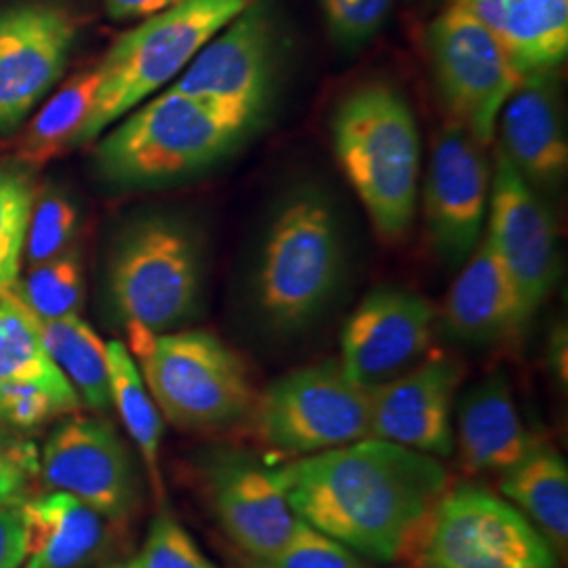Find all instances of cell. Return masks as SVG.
I'll use <instances>...</instances> for the list:
<instances>
[{
	"label": "cell",
	"instance_id": "39",
	"mask_svg": "<svg viewBox=\"0 0 568 568\" xmlns=\"http://www.w3.org/2000/svg\"><path fill=\"white\" fill-rule=\"evenodd\" d=\"M551 363H554L558 377L565 384L567 382V335H565V331H556V335H554V342H551Z\"/></svg>",
	"mask_w": 568,
	"mask_h": 568
},
{
	"label": "cell",
	"instance_id": "20",
	"mask_svg": "<svg viewBox=\"0 0 568 568\" xmlns=\"http://www.w3.org/2000/svg\"><path fill=\"white\" fill-rule=\"evenodd\" d=\"M448 333L467 344H499L518 337L530 318L487 234L462 265L443 305Z\"/></svg>",
	"mask_w": 568,
	"mask_h": 568
},
{
	"label": "cell",
	"instance_id": "9",
	"mask_svg": "<svg viewBox=\"0 0 568 568\" xmlns=\"http://www.w3.org/2000/svg\"><path fill=\"white\" fill-rule=\"evenodd\" d=\"M255 427L265 447L305 457L368 438L371 389L333 361L286 373L255 400Z\"/></svg>",
	"mask_w": 568,
	"mask_h": 568
},
{
	"label": "cell",
	"instance_id": "8",
	"mask_svg": "<svg viewBox=\"0 0 568 568\" xmlns=\"http://www.w3.org/2000/svg\"><path fill=\"white\" fill-rule=\"evenodd\" d=\"M417 568H560L520 509L487 488H447L406 551Z\"/></svg>",
	"mask_w": 568,
	"mask_h": 568
},
{
	"label": "cell",
	"instance_id": "37",
	"mask_svg": "<svg viewBox=\"0 0 568 568\" xmlns=\"http://www.w3.org/2000/svg\"><path fill=\"white\" fill-rule=\"evenodd\" d=\"M26 558V523L21 508L0 506V568H21Z\"/></svg>",
	"mask_w": 568,
	"mask_h": 568
},
{
	"label": "cell",
	"instance_id": "31",
	"mask_svg": "<svg viewBox=\"0 0 568 568\" xmlns=\"http://www.w3.org/2000/svg\"><path fill=\"white\" fill-rule=\"evenodd\" d=\"M79 232V209L68 194L44 187L34 194L26 232L23 257L28 267L44 264L68 251Z\"/></svg>",
	"mask_w": 568,
	"mask_h": 568
},
{
	"label": "cell",
	"instance_id": "21",
	"mask_svg": "<svg viewBox=\"0 0 568 568\" xmlns=\"http://www.w3.org/2000/svg\"><path fill=\"white\" fill-rule=\"evenodd\" d=\"M453 438L467 474H504L516 466L539 440L514 400L504 375H488L471 387L457 408Z\"/></svg>",
	"mask_w": 568,
	"mask_h": 568
},
{
	"label": "cell",
	"instance_id": "33",
	"mask_svg": "<svg viewBox=\"0 0 568 568\" xmlns=\"http://www.w3.org/2000/svg\"><path fill=\"white\" fill-rule=\"evenodd\" d=\"M394 4L396 0H321L328 39L345 53L361 51L386 28Z\"/></svg>",
	"mask_w": 568,
	"mask_h": 568
},
{
	"label": "cell",
	"instance_id": "38",
	"mask_svg": "<svg viewBox=\"0 0 568 568\" xmlns=\"http://www.w3.org/2000/svg\"><path fill=\"white\" fill-rule=\"evenodd\" d=\"M182 0H103L105 13L116 21L148 20Z\"/></svg>",
	"mask_w": 568,
	"mask_h": 568
},
{
	"label": "cell",
	"instance_id": "1",
	"mask_svg": "<svg viewBox=\"0 0 568 568\" xmlns=\"http://www.w3.org/2000/svg\"><path fill=\"white\" fill-rule=\"evenodd\" d=\"M274 474L300 520L377 562L406 556L448 488L438 457L379 438L297 457Z\"/></svg>",
	"mask_w": 568,
	"mask_h": 568
},
{
	"label": "cell",
	"instance_id": "35",
	"mask_svg": "<svg viewBox=\"0 0 568 568\" xmlns=\"http://www.w3.org/2000/svg\"><path fill=\"white\" fill-rule=\"evenodd\" d=\"M133 567L217 568L204 556L180 520L164 508L154 518Z\"/></svg>",
	"mask_w": 568,
	"mask_h": 568
},
{
	"label": "cell",
	"instance_id": "15",
	"mask_svg": "<svg viewBox=\"0 0 568 568\" xmlns=\"http://www.w3.org/2000/svg\"><path fill=\"white\" fill-rule=\"evenodd\" d=\"M487 236L518 291L528 318L548 300L560 274L558 234L548 206L497 148Z\"/></svg>",
	"mask_w": 568,
	"mask_h": 568
},
{
	"label": "cell",
	"instance_id": "16",
	"mask_svg": "<svg viewBox=\"0 0 568 568\" xmlns=\"http://www.w3.org/2000/svg\"><path fill=\"white\" fill-rule=\"evenodd\" d=\"M77 41V21L47 2L0 11V133L18 129L60 81Z\"/></svg>",
	"mask_w": 568,
	"mask_h": 568
},
{
	"label": "cell",
	"instance_id": "17",
	"mask_svg": "<svg viewBox=\"0 0 568 568\" xmlns=\"http://www.w3.org/2000/svg\"><path fill=\"white\" fill-rule=\"evenodd\" d=\"M436 328V307L406 288L368 293L342 333L345 373L358 386L373 389L422 363Z\"/></svg>",
	"mask_w": 568,
	"mask_h": 568
},
{
	"label": "cell",
	"instance_id": "5",
	"mask_svg": "<svg viewBox=\"0 0 568 568\" xmlns=\"http://www.w3.org/2000/svg\"><path fill=\"white\" fill-rule=\"evenodd\" d=\"M251 0H182L122 34L105 53L91 116L77 143L93 142L135 105L175 81Z\"/></svg>",
	"mask_w": 568,
	"mask_h": 568
},
{
	"label": "cell",
	"instance_id": "2",
	"mask_svg": "<svg viewBox=\"0 0 568 568\" xmlns=\"http://www.w3.org/2000/svg\"><path fill=\"white\" fill-rule=\"evenodd\" d=\"M262 116L236 103L169 89L103 138L95 164L103 180L116 185L173 182L224 161Z\"/></svg>",
	"mask_w": 568,
	"mask_h": 568
},
{
	"label": "cell",
	"instance_id": "7",
	"mask_svg": "<svg viewBox=\"0 0 568 568\" xmlns=\"http://www.w3.org/2000/svg\"><path fill=\"white\" fill-rule=\"evenodd\" d=\"M108 283L126 325L166 333L199 307L203 248L190 225L169 217L143 220L114 246Z\"/></svg>",
	"mask_w": 568,
	"mask_h": 568
},
{
	"label": "cell",
	"instance_id": "28",
	"mask_svg": "<svg viewBox=\"0 0 568 568\" xmlns=\"http://www.w3.org/2000/svg\"><path fill=\"white\" fill-rule=\"evenodd\" d=\"M39 323L42 344L70 386L77 389L82 405L100 413L108 410L112 406L108 347L100 335L79 316Z\"/></svg>",
	"mask_w": 568,
	"mask_h": 568
},
{
	"label": "cell",
	"instance_id": "40",
	"mask_svg": "<svg viewBox=\"0 0 568 568\" xmlns=\"http://www.w3.org/2000/svg\"><path fill=\"white\" fill-rule=\"evenodd\" d=\"M100 568H135L133 562H112V565H103Z\"/></svg>",
	"mask_w": 568,
	"mask_h": 568
},
{
	"label": "cell",
	"instance_id": "25",
	"mask_svg": "<svg viewBox=\"0 0 568 568\" xmlns=\"http://www.w3.org/2000/svg\"><path fill=\"white\" fill-rule=\"evenodd\" d=\"M493 34L520 79L556 72L568 55V0H501Z\"/></svg>",
	"mask_w": 568,
	"mask_h": 568
},
{
	"label": "cell",
	"instance_id": "27",
	"mask_svg": "<svg viewBox=\"0 0 568 568\" xmlns=\"http://www.w3.org/2000/svg\"><path fill=\"white\" fill-rule=\"evenodd\" d=\"M100 81L102 77L95 65L61 84L60 91L42 105L21 135L18 145L21 163L42 166L77 143L91 116Z\"/></svg>",
	"mask_w": 568,
	"mask_h": 568
},
{
	"label": "cell",
	"instance_id": "24",
	"mask_svg": "<svg viewBox=\"0 0 568 568\" xmlns=\"http://www.w3.org/2000/svg\"><path fill=\"white\" fill-rule=\"evenodd\" d=\"M499 488L556 554H567L568 467L558 450L537 443L516 466L501 474Z\"/></svg>",
	"mask_w": 568,
	"mask_h": 568
},
{
	"label": "cell",
	"instance_id": "14",
	"mask_svg": "<svg viewBox=\"0 0 568 568\" xmlns=\"http://www.w3.org/2000/svg\"><path fill=\"white\" fill-rule=\"evenodd\" d=\"M201 476L217 525L248 560L278 551L302 523L288 506L274 467L264 466L246 448L209 450Z\"/></svg>",
	"mask_w": 568,
	"mask_h": 568
},
{
	"label": "cell",
	"instance_id": "23",
	"mask_svg": "<svg viewBox=\"0 0 568 568\" xmlns=\"http://www.w3.org/2000/svg\"><path fill=\"white\" fill-rule=\"evenodd\" d=\"M0 382L39 387L61 415L82 408L77 389L42 344L39 318L21 304L13 288L0 293Z\"/></svg>",
	"mask_w": 568,
	"mask_h": 568
},
{
	"label": "cell",
	"instance_id": "26",
	"mask_svg": "<svg viewBox=\"0 0 568 568\" xmlns=\"http://www.w3.org/2000/svg\"><path fill=\"white\" fill-rule=\"evenodd\" d=\"M108 347V373H110V394L112 405L121 415L122 426L135 447L142 453L152 490L159 506L163 508L164 487L161 476V443H163V417L150 396V389L143 382L142 371L133 361L131 352L121 342H110Z\"/></svg>",
	"mask_w": 568,
	"mask_h": 568
},
{
	"label": "cell",
	"instance_id": "6",
	"mask_svg": "<svg viewBox=\"0 0 568 568\" xmlns=\"http://www.w3.org/2000/svg\"><path fill=\"white\" fill-rule=\"evenodd\" d=\"M143 382L159 410L182 429H213L253 413L255 389L243 358L206 331L150 333L129 326Z\"/></svg>",
	"mask_w": 568,
	"mask_h": 568
},
{
	"label": "cell",
	"instance_id": "41",
	"mask_svg": "<svg viewBox=\"0 0 568 568\" xmlns=\"http://www.w3.org/2000/svg\"><path fill=\"white\" fill-rule=\"evenodd\" d=\"M365 568H368V567H365Z\"/></svg>",
	"mask_w": 568,
	"mask_h": 568
},
{
	"label": "cell",
	"instance_id": "34",
	"mask_svg": "<svg viewBox=\"0 0 568 568\" xmlns=\"http://www.w3.org/2000/svg\"><path fill=\"white\" fill-rule=\"evenodd\" d=\"M248 568H365L358 554L304 520L283 548L267 558L248 560Z\"/></svg>",
	"mask_w": 568,
	"mask_h": 568
},
{
	"label": "cell",
	"instance_id": "19",
	"mask_svg": "<svg viewBox=\"0 0 568 568\" xmlns=\"http://www.w3.org/2000/svg\"><path fill=\"white\" fill-rule=\"evenodd\" d=\"M497 122L499 150L530 187L548 190L567 178V126L556 72L523 79Z\"/></svg>",
	"mask_w": 568,
	"mask_h": 568
},
{
	"label": "cell",
	"instance_id": "4",
	"mask_svg": "<svg viewBox=\"0 0 568 568\" xmlns=\"http://www.w3.org/2000/svg\"><path fill=\"white\" fill-rule=\"evenodd\" d=\"M344 227L323 192L304 187L278 206L265 230L255 304L265 325L295 333L310 325L344 278Z\"/></svg>",
	"mask_w": 568,
	"mask_h": 568
},
{
	"label": "cell",
	"instance_id": "13",
	"mask_svg": "<svg viewBox=\"0 0 568 568\" xmlns=\"http://www.w3.org/2000/svg\"><path fill=\"white\" fill-rule=\"evenodd\" d=\"M42 485L63 490L119 525L133 516L140 487L133 457L116 427L100 417H72L53 429L41 453Z\"/></svg>",
	"mask_w": 568,
	"mask_h": 568
},
{
	"label": "cell",
	"instance_id": "12",
	"mask_svg": "<svg viewBox=\"0 0 568 568\" xmlns=\"http://www.w3.org/2000/svg\"><path fill=\"white\" fill-rule=\"evenodd\" d=\"M493 171L485 145L459 122L436 131L427 164L424 213L438 260L462 267L480 243L490 203Z\"/></svg>",
	"mask_w": 568,
	"mask_h": 568
},
{
	"label": "cell",
	"instance_id": "32",
	"mask_svg": "<svg viewBox=\"0 0 568 568\" xmlns=\"http://www.w3.org/2000/svg\"><path fill=\"white\" fill-rule=\"evenodd\" d=\"M41 453L16 427L0 424V506L21 508L41 493Z\"/></svg>",
	"mask_w": 568,
	"mask_h": 568
},
{
	"label": "cell",
	"instance_id": "30",
	"mask_svg": "<svg viewBox=\"0 0 568 568\" xmlns=\"http://www.w3.org/2000/svg\"><path fill=\"white\" fill-rule=\"evenodd\" d=\"M34 185L26 171L0 169V293L11 291L20 278L21 257Z\"/></svg>",
	"mask_w": 568,
	"mask_h": 568
},
{
	"label": "cell",
	"instance_id": "11",
	"mask_svg": "<svg viewBox=\"0 0 568 568\" xmlns=\"http://www.w3.org/2000/svg\"><path fill=\"white\" fill-rule=\"evenodd\" d=\"M283 58V32L270 2L248 7L204 44L169 87L175 93L236 103L264 114Z\"/></svg>",
	"mask_w": 568,
	"mask_h": 568
},
{
	"label": "cell",
	"instance_id": "22",
	"mask_svg": "<svg viewBox=\"0 0 568 568\" xmlns=\"http://www.w3.org/2000/svg\"><path fill=\"white\" fill-rule=\"evenodd\" d=\"M26 523L23 568H89L110 549L116 525L81 499L47 490L21 506Z\"/></svg>",
	"mask_w": 568,
	"mask_h": 568
},
{
	"label": "cell",
	"instance_id": "36",
	"mask_svg": "<svg viewBox=\"0 0 568 568\" xmlns=\"http://www.w3.org/2000/svg\"><path fill=\"white\" fill-rule=\"evenodd\" d=\"M55 415H61L60 408L39 387L0 382V424L28 432L44 426Z\"/></svg>",
	"mask_w": 568,
	"mask_h": 568
},
{
	"label": "cell",
	"instance_id": "10",
	"mask_svg": "<svg viewBox=\"0 0 568 568\" xmlns=\"http://www.w3.org/2000/svg\"><path fill=\"white\" fill-rule=\"evenodd\" d=\"M426 49L450 121L459 122L476 142L487 145L501 108L523 82L504 44L464 2L453 0L429 21Z\"/></svg>",
	"mask_w": 568,
	"mask_h": 568
},
{
	"label": "cell",
	"instance_id": "29",
	"mask_svg": "<svg viewBox=\"0 0 568 568\" xmlns=\"http://www.w3.org/2000/svg\"><path fill=\"white\" fill-rule=\"evenodd\" d=\"M21 304L39 321L79 316L84 304V274L79 251L70 246L44 264L28 267L13 286Z\"/></svg>",
	"mask_w": 568,
	"mask_h": 568
},
{
	"label": "cell",
	"instance_id": "3",
	"mask_svg": "<svg viewBox=\"0 0 568 568\" xmlns=\"http://www.w3.org/2000/svg\"><path fill=\"white\" fill-rule=\"evenodd\" d=\"M333 143L377 234L400 241L415 217L422 171L419 131L405 95L389 82L356 87L335 110Z\"/></svg>",
	"mask_w": 568,
	"mask_h": 568
},
{
	"label": "cell",
	"instance_id": "18",
	"mask_svg": "<svg viewBox=\"0 0 568 568\" xmlns=\"http://www.w3.org/2000/svg\"><path fill=\"white\" fill-rule=\"evenodd\" d=\"M462 373L453 358L434 356L373 387L368 438L448 457L455 450L453 405Z\"/></svg>",
	"mask_w": 568,
	"mask_h": 568
}]
</instances>
